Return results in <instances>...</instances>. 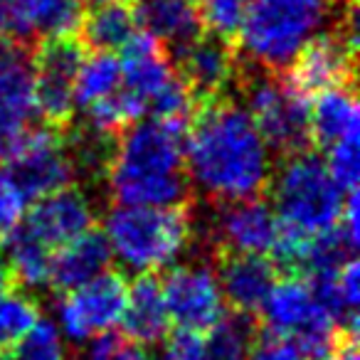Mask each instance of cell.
<instances>
[{
    "label": "cell",
    "instance_id": "6da1fadb",
    "mask_svg": "<svg viewBox=\"0 0 360 360\" xmlns=\"http://www.w3.org/2000/svg\"><path fill=\"white\" fill-rule=\"evenodd\" d=\"M271 168L269 146L240 101L217 96L195 106L186 129V170L207 205L262 195Z\"/></svg>",
    "mask_w": 360,
    "mask_h": 360
},
{
    "label": "cell",
    "instance_id": "7a4b0ae2",
    "mask_svg": "<svg viewBox=\"0 0 360 360\" xmlns=\"http://www.w3.org/2000/svg\"><path fill=\"white\" fill-rule=\"evenodd\" d=\"M186 129L180 121L143 116L116 136L106 175L114 205H191L195 193L186 170Z\"/></svg>",
    "mask_w": 360,
    "mask_h": 360
},
{
    "label": "cell",
    "instance_id": "3957f363",
    "mask_svg": "<svg viewBox=\"0 0 360 360\" xmlns=\"http://www.w3.org/2000/svg\"><path fill=\"white\" fill-rule=\"evenodd\" d=\"M340 6L338 0H250L237 55L262 70L284 72L319 32L333 25Z\"/></svg>",
    "mask_w": 360,
    "mask_h": 360
},
{
    "label": "cell",
    "instance_id": "277c9868",
    "mask_svg": "<svg viewBox=\"0 0 360 360\" xmlns=\"http://www.w3.org/2000/svg\"><path fill=\"white\" fill-rule=\"evenodd\" d=\"M269 205L279 230L294 237H314L338 225L345 193L330 178L326 160L311 148L281 155L266 183Z\"/></svg>",
    "mask_w": 360,
    "mask_h": 360
},
{
    "label": "cell",
    "instance_id": "5b68a950",
    "mask_svg": "<svg viewBox=\"0 0 360 360\" xmlns=\"http://www.w3.org/2000/svg\"><path fill=\"white\" fill-rule=\"evenodd\" d=\"M104 237L114 259L134 274H155L193 245L191 205H114L106 212Z\"/></svg>",
    "mask_w": 360,
    "mask_h": 360
},
{
    "label": "cell",
    "instance_id": "8992f818",
    "mask_svg": "<svg viewBox=\"0 0 360 360\" xmlns=\"http://www.w3.org/2000/svg\"><path fill=\"white\" fill-rule=\"evenodd\" d=\"M242 109L276 155L311 148L309 99L284 79L281 72H269L240 60L235 77Z\"/></svg>",
    "mask_w": 360,
    "mask_h": 360
},
{
    "label": "cell",
    "instance_id": "52a82bcc",
    "mask_svg": "<svg viewBox=\"0 0 360 360\" xmlns=\"http://www.w3.org/2000/svg\"><path fill=\"white\" fill-rule=\"evenodd\" d=\"M355 55H358V6L343 3L335 22L319 32L281 75L301 96L321 94L335 86H355Z\"/></svg>",
    "mask_w": 360,
    "mask_h": 360
},
{
    "label": "cell",
    "instance_id": "ba28073f",
    "mask_svg": "<svg viewBox=\"0 0 360 360\" xmlns=\"http://www.w3.org/2000/svg\"><path fill=\"white\" fill-rule=\"evenodd\" d=\"M84 50V42L77 35L42 37L32 45L35 114L50 129L65 131L75 121V84Z\"/></svg>",
    "mask_w": 360,
    "mask_h": 360
},
{
    "label": "cell",
    "instance_id": "9c48e42d",
    "mask_svg": "<svg viewBox=\"0 0 360 360\" xmlns=\"http://www.w3.org/2000/svg\"><path fill=\"white\" fill-rule=\"evenodd\" d=\"M207 205V202H205ZM202 237L207 252H237V255L269 257L279 240V220L266 200L245 198L232 202L207 205L205 232L193 230V240Z\"/></svg>",
    "mask_w": 360,
    "mask_h": 360
},
{
    "label": "cell",
    "instance_id": "30bf717a",
    "mask_svg": "<svg viewBox=\"0 0 360 360\" xmlns=\"http://www.w3.org/2000/svg\"><path fill=\"white\" fill-rule=\"evenodd\" d=\"M170 323L193 333H207L225 316V299L212 259L198 257L183 264H170L160 279Z\"/></svg>",
    "mask_w": 360,
    "mask_h": 360
},
{
    "label": "cell",
    "instance_id": "8fae6325",
    "mask_svg": "<svg viewBox=\"0 0 360 360\" xmlns=\"http://www.w3.org/2000/svg\"><path fill=\"white\" fill-rule=\"evenodd\" d=\"M129 284L119 271L106 269L86 284L65 291L57 304V328L72 343H86L94 335L116 328L126 306Z\"/></svg>",
    "mask_w": 360,
    "mask_h": 360
},
{
    "label": "cell",
    "instance_id": "7c38bea8",
    "mask_svg": "<svg viewBox=\"0 0 360 360\" xmlns=\"http://www.w3.org/2000/svg\"><path fill=\"white\" fill-rule=\"evenodd\" d=\"M8 173L13 175L27 200H37L77 183L62 143V131L45 124L30 126L25 131L15 150L8 155Z\"/></svg>",
    "mask_w": 360,
    "mask_h": 360
},
{
    "label": "cell",
    "instance_id": "4fadbf2b",
    "mask_svg": "<svg viewBox=\"0 0 360 360\" xmlns=\"http://www.w3.org/2000/svg\"><path fill=\"white\" fill-rule=\"evenodd\" d=\"M175 75L188 86L195 106L227 96V89L235 86L240 55L237 45L212 32H200L183 47L170 52Z\"/></svg>",
    "mask_w": 360,
    "mask_h": 360
},
{
    "label": "cell",
    "instance_id": "5bb4252c",
    "mask_svg": "<svg viewBox=\"0 0 360 360\" xmlns=\"http://www.w3.org/2000/svg\"><path fill=\"white\" fill-rule=\"evenodd\" d=\"M32 116V47L0 37V160H8L15 150Z\"/></svg>",
    "mask_w": 360,
    "mask_h": 360
},
{
    "label": "cell",
    "instance_id": "9a60e30c",
    "mask_svg": "<svg viewBox=\"0 0 360 360\" xmlns=\"http://www.w3.org/2000/svg\"><path fill=\"white\" fill-rule=\"evenodd\" d=\"M96 222V207L91 198L84 193L79 183L42 195L35 200L30 212H25L22 227L32 237L47 245L50 250L77 240L79 235L89 232Z\"/></svg>",
    "mask_w": 360,
    "mask_h": 360
},
{
    "label": "cell",
    "instance_id": "2e32d148",
    "mask_svg": "<svg viewBox=\"0 0 360 360\" xmlns=\"http://www.w3.org/2000/svg\"><path fill=\"white\" fill-rule=\"evenodd\" d=\"M121 52V94L134 109L136 119H143L155 96L173 82V62L165 47L143 30Z\"/></svg>",
    "mask_w": 360,
    "mask_h": 360
},
{
    "label": "cell",
    "instance_id": "e0dca14e",
    "mask_svg": "<svg viewBox=\"0 0 360 360\" xmlns=\"http://www.w3.org/2000/svg\"><path fill=\"white\" fill-rule=\"evenodd\" d=\"M210 259L225 304H230L232 311L240 314H259L266 294L279 279L274 262L264 255H237V252H217Z\"/></svg>",
    "mask_w": 360,
    "mask_h": 360
},
{
    "label": "cell",
    "instance_id": "ac0fdd59",
    "mask_svg": "<svg viewBox=\"0 0 360 360\" xmlns=\"http://www.w3.org/2000/svg\"><path fill=\"white\" fill-rule=\"evenodd\" d=\"M323 311L328 309L316 299L314 289L304 276L279 274L259 309V326H264V330L271 335L291 338L296 330H301Z\"/></svg>",
    "mask_w": 360,
    "mask_h": 360
},
{
    "label": "cell",
    "instance_id": "d6986e66",
    "mask_svg": "<svg viewBox=\"0 0 360 360\" xmlns=\"http://www.w3.org/2000/svg\"><path fill=\"white\" fill-rule=\"evenodd\" d=\"M121 335L131 343L141 345H158L168 335L170 319L165 311L160 279L155 274H136V279L129 284L126 306L121 314Z\"/></svg>",
    "mask_w": 360,
    "mask_h": 360
},
{
    "label": "cell",
    "instance_id": "ffe728a7",
    "mask_svg": "<svg viewBox=\"0 0 360 360\" xmlns=\"http://www.w3.org/2000/svg\"><path fill=\"white\" fill-rule=\"evenodd\" d=\"M111 264H114V255L104 232L91 227L89 232L52 252L50 286L65 294L104 274L106 269H111Z\"/></svg>",
    "mask_w": 360,
    "mask_h": 360
},
{
    "label": "cell",
    "instance_id": "44dd1931",
    "mask_svg": "<svg viewBox=\"0 0 360 360\" xmlns=\"http://www.w3.org/2000/svg\"><path fill=\"white\" fill-rule=\"evenodd\" d=\"M134 18L139 30L178 50L202 32L198 0H134Z\"/></svg>",
    "mask_w": 360,
    "mask_h": 360
},
{
    "label": "cell",
    "instance_id": "7402d4cb",
    "mask_svg": "<svg viewBox=\"0 0 360 360\" xmlns=\"http://www.w3.org/2000/svg\"><path fill=\"white\" fill-rule=\"evenodd\" d=\"M309 104V134L311 146L330 148L350 136H360V111L355 99V86H335L311 96Z\"/></svg>",
    "mask_w": 360,
    "mask_h": 360
},
{
    "label": "cell",
    "instance_id": "603a6c76",
    "mask_svg": "<svg viewBox=\"0 0 360 360\" xmlns=\"http://www.w3.org/2000/svg\"><path fill=\"white\" fill-rule=\"evenodd\" d=\"M116 136L119 134L96 129L89 121H82V124L72 121L62 131V143H65L67 158L75 170V180L106 183L116 150Z\"/></svg>",
    "mask_w": 360,
    "mask_h": 360
},
{
    "label": "cell",
    "instance_id": "cb8c5ba5",
    "mask_svg": "<svg viewBox=\"0 0 360 360\" xmlns=\"http://www.w3.org/2000/svg\"><path fill=\"white\" fill-rule=\"evenodd\" d=\"M82 42L94 52H121L136 35L139 22L126 3H94L79 22Z\"/></svg>",
    "mask_w": 360,
    "mask_h": 360
},
{
    "label": "cell",
    "instance_id": "d4e9b609",
    "mask_svg": "<svg viewBox=\"0 0 360 360\" xmlns=\"http://www.w3.org/2000/svg\"><path fill=\"white\" fill-rule=\"evenodd\" d=\"M0 245H3L6 262L11 266L13 284L20 286V289H32V291L50 286L52 252L55 250L42 245L22 225L15 232H11Z\"/></svg>",
    "mask_w": 360,
    "mask_h": 360
},
{
    "label": "cell",
    "instance_id": "484cf974",
    "mask_svg": "<svg viewBox=\"0 0 360 360\" xmlns=\"http://www.w3.org/2000/svg\"><path fill=\"white\" fill-rule=\"evenodd\" d=\"M262 333L252 314H225L205 335V360H250L252 345Z\"/></svg>",
    "mask_w": 360,
    "mask_h": 360
},
{
    "label": "cell",
    "instance_id": "4316f807",
    "mask_svg": "<svg viewBox=\"0 0 360 360\" xmlns=\"http://www.w3.org/2000/svg\"><path fill=\"white\" fill-rule=\"evenodd\" d=\"M121 86V60L114 52H94L84 57L75 84L77 109L86 111L99 101L109 99Z\"/></svg>",
    "mask_w": 360,
    "mask_h": 360
},
{
    "label": "cell",
    "instance_id": "83f0119b",
    "mask_svg": "<svg viewBox=\"0 0 360 360\" xmlns=\"http://www.w3.org/2000/svg\"><path fill=\"white\" fill-rule=\"evenodd\" d=\"M40 321V301L20 286L0 291V350L6 353Z\"/></svg>",
    "mask_w": 360,
    "mask_h": 360
},
{
    "label": "cell",
    "instance_id": "f1b7e54d",
    "mask_svg": "<svg viewBox=\"0 0 360 360\" xmlns=\"http://www.w3.org/2000/svg\"><path fill=\"white\" fill-rule=\"evenodd\" d=\"M37 40L77 35L84 18V0H27Z\"/></svg>",
    "mask_w": 360,
    "mask_h": 360
},
{
    "label": "cell",
    "instance_id": "f546056e",
    "mask_svg": "<svg viewBox=\"0 0 360 360\" xmlns=\"http://www.w3.org/2000/svg\"><path fill=\"white\" fill-rule=\"evenodd\" d=\"M6 360H70L60 328L50 319H40L20 340L6 350Z\"/></svg>",
    "mask_w": 360,
    "mask_h": 360
},
{
    "label": "cell",
    "instance_id": "4dcf8cb0",
    "mask_svg": "<svg viewBox=\"0 0 360 360\" xmlns=\"http://www.w3.org/2000/svg\"><path fill=\"white\" fill-rule=\"evenodd\" d=\"M250 0H198L202 30L237 42Z\"/></svg>",
    "mask_w": 360,
    "mask_h": 360
},
{
    "label": "cell",
    "instance_id": "1f68e13d",
    "mask_svg": "<svg viewBox=\"0 0 360 360\" xmlns=\"http://www.w3.org/2000/svg\"><path fill=\"white\" fill-rule=\"evenodd\" d=\"M326 155V168H328L330 178L335 180V186L343 193L358 191V178H360V160H358V136H350L338 143H333Z\"/></svg>",
    "mask_w": 360,
    "mask_h": 360
},
{
    "label": "cell",
    "instance_id": "d6a6232c",
    "mask_svg": "<svg viewBox=\"0 0 360 360\" xmlns=\"http://www.w3.org/2000/svg\"><path fill=\"white\" fill-rule=\"evenodd\" d=\"M82 353L77 355V360H153L146 348L131 343L126 335L116 333H101L89 338L86 343H82Z\"/></svg>",
    "mask_w": 360,
    "mask_h": 360
},
{
    "label": "cell",
    "instance_id": "836d02e7",
    "mask_svg": "<svg viewBox=\"0 0 360 360\" xmlns=\"http://www.w3.org/2000/svg\"><path fill=\"white\" fill-rule=\"evenodd\" d=\"M0 37L22 47H32L37 42L27 0H0Z\"/></svg>",
    "mask_w": 360,
    "mask_h": 360
},
{
    "label": "cell",
    "instance_id": "e575fe53",
    "mask_svg": "<svg viewBox=\"0 0 360 360\" xmlns=\"http://www.w3.org/2000/svg\"><path fill=\"white\" fill-rule=\"evenodd\" d=\"M27 212V198L18 188L8 168L0 165V242L11 232H15L22 225Z\"/></svg>",
    "mask_w": 360,
    "mask_h": 360
},
{
    "label": "cell",
    "instance_id": "d590c367",
    "mask_svg": "<svg viewBox=\"0 0 360 360\" xmlns=\"http://www.w3.org/2000/svg\"><path fill=\"white\" fill-rule=\"evenodd\" d=\"M160 360H205V335L178 328L163 338Z\"/></svg>",
    "mask_w": 360,
    "mask_h": 360
},
{
    "label": "cell",
    "instance_id": "8d00e7d4",
    "mask_svg": "<svg viewBox=\"0 0 360 360\" xmlns=\"http://www.w3.org/2000/svg\"><path fill=\"white\" fill-rule=\"evenodd\" d=\"M250 360H304V355L299 353L294 343L284 335H262L257 338V343L252 345Z\"/></svg>",
    "mask_w": 360,
    "mask_h": 360
},
{
    "label": "cell",
    "instance_id": "74e56055",
    "mask_svg": "<svg viewBox=\"0 0 360 360\" xmlns=\"http://www.w3.org/2000/svg\"><path fill=\"white\" fill-rule=\"evenodd\" d=\"M326 360H358V333H348Z\"/></svg>",
    "mask_w": 360,
    "mask_h": 360
},
{
    "label": "cell",
    "instance_id": "f35d334b",
    "mask_svg": "<svg viewBox=\"0 0 360 360\" xmlns=\"http://www.w3.org/2000/svg\"><path fill=\"white\" fill-rule=\"evenodd\" d=\"M8 286H15L13 284V274H11V266L6 262V255L0 252V291H6Z\"/></svg>",
    "mask_w": 360,
    "mask_h": 360
},
{
    "label": "cell",
    "instance_id": "ab89813d",
    "mask_svg": "<svg viewBox=\"0 0 360 360\" xmlns=\"http://www.w3.org/2000/svg\"><path fill=\"white\" fill-rule=\"evenodd\" d=\"M84 3H89V6H94V3H126V0H84Z\"/></svg>",
    "mask_w": 360,
    "mask_h": 360
}]
</instances>
